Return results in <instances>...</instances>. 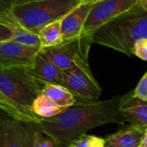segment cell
Returning <instances> with one entry per match:
<instances>
[{"label": "cell", "instance_id": "cell-3", "mask_svg": "<svg viewBox=\"0 0 147 147\" xmlns=\"http://www.w3.org/2000/svg\"><path fill=\"white\" fill-rule=\"evenodd\" d=\"M81 0H33L10 6V10L19 23L28 31L38 34L46 25L61 20Z\"/></svg>", "mask_w": 147, "mask_h": 147}, {"label": "cell", "instance_id": "cell-27", "mask_svg": "<svg viewBox=\"0 0 147 147\" xmlns=\"http://www.w3.org/2000/svg\"><path fill=\"white\" fill-rule=\"evenodd\" d=\"M9 116L6 114V113H4L1 109H0V124L3 122V121H6L7 119H9ZM11 118V117H10Z\"/></svg>", "mask_w": 147, "mask_h": 147}, {"label": "cell", "instance_id": "cell-21", "mask_svg": "<svg viewBox=\"0 0 147 147\" xmlns=\"http://www.w3.org/2000/svg\"><path fill=\"white\" fill-rule=\"evenodd\" d=\"M132 96L144 102H147V73L146 72L140 78L135 90L132 92Z\"/></svg>", "mask_w": 147, "mask_h": 147}, {"label": "cell", "instance_id": "cell-1", "mask_svg": "<svg viewBox=\"0 0 147 147\" xmlns=\"http://www.w3.org/2000/svg\"><path fill=\"white\" fill-rule=\"evenodd\" d=\"M121 98L78 102L55 116L40 118L36 124L53 140L55 147H69L74 140L89 130L108 123H124L119 114Z\"/></svg>", "mask_w": 147, "mask_h": 147}, {"label": "cell", "instance_id": "cell-15", "mask_svg": "<svg viewBox=\"0 0 147 147\" xmlns=\"http://www.w3.org/2000/svg\"><path fill=\"white\" fill-rule=\"evenodd\" d=\"M0 109L9 117L22 121H32L38 123L40 120L30 109H25L14 102L0 91Z\"/></svg>", "mask_w": 147, "mask_h": 147}, {"label": "cell", "instance_id": "cell-13", "mask_svg": "<svg viewBox=\"0 0 147 147\" xmlns=\"http://www.w3.org/2000/svg\"><path fill=\"white\" fill-rule=\"evenodd\" d=\"M146 131V127L128 125L104 139L105 147H139Z\"/></svg>", "mask_w": 147, "mask_h": 147}, {"label": "cell", "instance_id": "cell-16", "mask_svg": "<svg viewBox=\"0 0 147 147\" xmlns=\"http://www.w3.org/2000/svg\"><path fill=\"white\" fill-rule=\"evenodd\" d=\"M41 94L45 95L59 107L67 109L77 102L75 96L63 85L45 84Z\"/></svg>", "mask_w": 147, "mask_h": 147}, {"label": "cell", "instance_id": "cell-23", "mask_svg": "<svg viewBox=\"0 0 147 147\" xmlns=\"http://www.w3.org/2000/svg\"><path fill=\"white\" fill-rule=\"evenodd\" d=\"M24 140L23 147H33V136L36 127V123L32 121H23Z\"/></svg>", "mask_w": 147, "mask_h": 147}, {"label": "cell", "instance_id": "cell-8", "mask_svg": "<svg viewBox=\"0 0 147 147\" xmlns=\"http://www.w3.org/2000/svg\"><path fill=\"white\" fill-rule=\"evenodd\" d=\"M40 47L27 46L12 40L0 43V66L25 68L31 66Z\"/></svg>", "mask_w": 147, "mask_h": 147}, {"label": "cell", "instance_id": "cell-9", "mask_svg": "<svg viewBox=\"0 0 147 147\" xmlns=\"http://www.w3.org/2000/svg\"><path fill=\"white\" fill-rule=\"evenodd\" d=\"M35 81L45 84L62 85L63 71L54 65L40 49L31 66L23 68Z\"/></svg>", "mask_w": 147, "mask_h": 147}, {"label": "cell", "instance_id": "cell-12", "mask_svg": "<svg viewBox=\"0 0 147 147\" xmlns=\"http://www.w3.org/2000/svg\"><path fill=\"white\" fill-rule=\"evenodd\" d=\"M0 25L8 28L12 34V41L27 45L40 47V43L37 34L25 29L13 16L10 7L0 9Z\"/></svg>", "mask_w": 147, "mask_h": 147}, {"label": "cell", "instance_id": "cell-18", "mask_svg": "<svg viewBox=\"0 0 147 147\" xmlns=\"http://www.w3.org/2000/svg\"><path fill=\"white\" fill-rule=\"evenodd\" d=\"M65 109L59 107L50 98L46 96L43 94H40L34 100L31 105V110L40 118H49L55 116Z\"/></svg>", "mask_w": 147, "mask_h": 147}, {"label": "cell", "instance_id": "cell-7", "mask_svg": "<svg viewBox=\"0 0 147 147\" xmlns=\"http://www.w3.org/2000/svg\"><path fill=\"white\" fill-rule=\"evenodd\" d=\"M140 0H100L92 3L82 35L90 36L98 28L128 11Z\"/></svg>", "mask_w": 147, "mask_h": 147}, {"label": "cell", "instance_id": "cell-10", "mask_svg": "<svg viewBox=\"0 0 147 147\" xmlns=\"http://www.w3.org/2000/svg\"><path fill=\"white\" fill-rule=\"evenodd\" d=\"M119 114L124 122L147 128V102L132 96V92L121 96Z\"/></svg>", "mask_w": 147, "mask_h": 147}, {"label": "cell", "instance_id": "cell-5", "mask_svg": "<svg viewBox=\"0 0 147 147\" xmlns=\"http://www.w3.org/2000/svg\"><path fill=\"white\" fill-rule=\"evenodd\" d=\"M91 45L90 36L81 35L52 47L40 48V50L62 71L74 65L90 69L88 59Z\"/></svg>", "mask_w": 147, "mask_h": 147}, {"label": "cell", "instance_id": "cell-19", "mask_svg": "<svg viewBox=\"0 0 147 147\" xmlns=\"http://www.w3.org/2000/svg\"><path fill=\"white\" fill-rule=\"evenodd\" d=\"M69 147H105L104 139L83 134L74 140Z\"/></svg>", "mask_w": 147, "mask_h": 147}, {"label": "cell", "instance_id": "cell-6", "mask_svg": "<svg viewBox=\"0 0 147 147\" xmlns=\"http://www.w3.org/2000/svg\"><path fill=\"white\" fill-rule=\"evenodd\" d=\"M62 85L79 102L97 101L102 93V89L90 69L78 65L63 71Z\"/></svg>", "mask_w": 147, "mask_h": 147}, {"label": "cell", "instance_id": "cell-29", "mask_svg": "<svg viewBox=\"0 0 147 147\" xmlns=\"http://www.w3.org/2000/svg\"><path fill=\"white\" fill-rule=\"evenodd\" d=\"M28 1H33V0H17L15 3H24V2H28ZM14 3V4H15Z\"/></svg>", "mask_w": 147, "mask_h": 147}, {"label": "cell", "instance_id": "cell-14", "mask_svg": "<svg viewBox=\"0 0 147 147\" xmlns=\"http://www.w3.org/2000/svg\"><path fill=\"white\" fill-rule=\"evenodd\" d=\"M23 121L9 118L0 124V147H23Z\"/></svg>", "mask_w": 147, "mask_h": 147}, {"label": "cell", "instance_id": "cell-2", "mask_svg": "<svg viewBox=\"0 0 147 147\" xmlns=\"http://www.w3.org/2000/svg\"><path fill=\"white\" fill-rule=\"evenodd\" d=\"M142 38H147V0H140L134 8L104 23L90 35L92 44L127 56L133 55L135 41Z\"/></svg>", "mask_w": 147, "mask_h": 147}, {"label": "cell", "instance_id": "cell-28", "mask_svg": "<svg viewBox=\"0 0 147 147\" xmlns=\"http://www.w3.org/2000/svg\"><path fill=\"white\" fill-rule=\"evenodd\" d=\"M100 0H81V3H94Z\"/></svg>", "mask_w": 147, "mask_h": 147}, {"label": "cell", "instance_id": "cell-20", "mask_svg": "<svg viewBox=\"0 0 147 147\" xmlns=\"http://www.w3.org/2000/svg\"><path fill=\"white\" fill-rule=\"evenodd\" d=\"M33 147H55L53 140L41 132L37 124L33 136Z\"/></svg>", "mask_w": 147, "mask_h": 147}, {"label": "cell", "instance_id": "cell-25", "mask_svg": "<svg viewBox=\"0 0 147 147\" xmlns=\"http://www.w3.org/2000/svg\"><path fill=\"white\" fill-rule=\"evenodd\" d=\"M17 0H0V9L9 8Z\"/></svg>", "mask_w": 147, "mask_h": 147}, {"label": "cell", "instance_id": "cell-4", "mask_svg": "<svg viewBox=\"0 0 147 147\" xmlns=\"http://www.w3.org/2000/svg\"><path fill=\"white\" fill-rule=\"evenodd\" d=\"M43 86L31 78L23 68L0 66V91L25 109L31 110V105L41 93Z\"/></svg>", "mask_w": 147, "mask_h": 147}, {"label": "cell", "instance_id": "cell-22", "mask_svg": "<svg viewBox=\"0 0 147 147\" xmlns=\"http://www.w3.org/2000/svg\"><path fill=\"white\" fill-rule=\"evenodd\" d=\"M133 55L137 56L140 59L146 61L147 59V38L139 39L135 41L133 48Z\"/></svg>", "mask_w": 147, "mask_h": 147}, {"label": "cell", "instance_id": "cell-17", "mask_svg": "<svg viewBox=\"0 0 147 147\" xmlns=\"http://www.w3.org/2000/svg\"><path fill=\"white\" fill-rule=\"evenodd\" d=\"M40 48L52 47L63 42L60 20L44 26L38 33Z\"/></svg>", "mask_w": 147, "mask_h": 147}, {"label": "cell", "instance_id": "cell-24", "mask_svg": "<svg viewBox=\"0 0 147 147\" xmlns=\"http://www.w3.org/2000/svg\"><path fill=\"white\" fill-rule=\"evenodd\" d=\"M12 40L11 32L5 27L0 25V43L7 41V40Z\"/></svg>", "mask_w": 147, "mask_h": 147}, {"label": "cell", "instance_id": "cell-11", "mask_svg": "<svg viewBox=\"0 0 147 147\" xmlns=\"http://www.w3.org/2000/svg\"><path fill=\"white\" fill-rule=\"evenodd\" d=\"M92 3H79L61 20V32L63 41L71 40L82 35L85 21Z\"/></svg>", "mask_w": 147, "mask_h": 147}, {"label": "cell", "instance_id": "cell-26", "mask_svg": "<svg viewBox=\"0 0 147 147\" xmlns=\"http://www.w3.org/2000/svg\"><path fill=\"white\" fill-rule=\"evenodd\" d=\"M139 147H147V131L144 134Z\"/></svg>", "mask_w": 147, "mask_h": 147}]
</instances>
